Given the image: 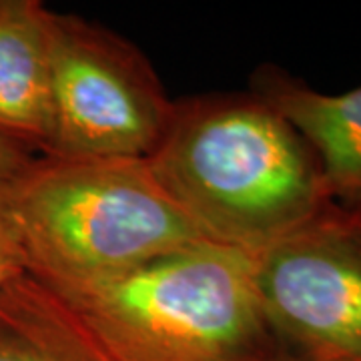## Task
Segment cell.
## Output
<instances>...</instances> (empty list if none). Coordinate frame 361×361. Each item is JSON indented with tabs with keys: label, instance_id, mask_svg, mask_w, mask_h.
Masks as SVG:
<instances>
[{
	"label": "cell",
	"instance_id": "cell-1",
	"mask_svg": "<svg viewBox=\"0 0 361 361\" xmlns=\"http://www.w3.org/2000/svg\"><path fill=\"white\" fill-rule=\"evenodd\" d=\"M149 163L205 241L251 255L331 203L310 142L253 90L175 101Z\"/></svg>",
	"mask_w": 361,
	"mask_h": 361
},
{
	"label": "cell",
	"instance_id": "cell-2",
	"mask_svg": "<svg viewBox=\"0 0 361 361\" xmlns=\"http://www.w3.org/2000/svg\"><path fill=\"white\" fill-rule=\"evenodd\" d=\"M18 231L25 273L71 305L205 241L149 159L123 157H37Z\"/></svg>",
	"mask_w": 361,
	"mask_h": 361
},
{
	"label": "cell",
	"instance_id": "cell-3",
	"mask_svg": "<svg viewBox=\"0 0 361 361\" xmlns=\"http://www.w3.org/2000/svg\"><path fill=\"white\" fill-rule=\"evenodd\" d=\"M113 361H273L253 255L201 241L73 305Z\"/></svg>",
	"mask_w": 361,
	"mask_h": 361
},
{
	"label": "cell",
	"instance_id": "cell-4",
	"mask_svg": "<svg viewBox=\"0 0 361 361\" xmlns=\"http://www.w3.org/2000/svg\"><path fill=\"white\" fill-rule=\"evenodd\" d=\"M173 111L175 101L135 44L75 14L54 13L44 155L149 159Z\"/></svg>",
	"mask_w": 361,
	"mask_h": 361
},
{
	"label": "cell",
	"instance_id": "cell-5",
	"mask_svg": "<svg viewBox=\"0 0 361 361\" xmlns=\"http://www.w3.org/2000/svg\"><path fill=\"white\" fill-rule=\"evenodd\" d=\"M263 317L297 361H361V213L329 203L253 255Z\"/></svg>",
	"mask_w": 361,
	"mask_h": 361
},
{
	"label": "cell",
	"instance_id": "cell-6",
	"mask_svg": "<svg viewBox=\"0 0 361 361\" xmlns=\"http://www.w3.org/2000/svg\"><path fill=\"white\" fill-rule=\"evenodd\" d=\"M251 90L310 142L331 203L361 213V87L327 94L281 68L265 66L255 75Z\"/></svg>",
	"mask_w": 361,
	"mask_h": 361
},
{
	"label": "cell",
	"instance_id": "cell-7",
	"mask_svg": "<svg viewBox=\"0 0 361 361\" xmlns=\"http://www.w3.org/2000/svg\"><path fill=\"white\" fill-rule=\"evenodd\" d=\"M52 23L39 0H0V130L40 155L51 141Z\"/></svg>",
	"mask_w": 361,
	"mask_h": 361
},
{
	"label": "cell",
	"instance_id": "cell-8",
	"mask_svg": "<svg viewBox=\"0 0 361 361\" xmlns=\"http://www.w3.org/2000/svg\"><path fill=\"white\" fill-rule=\"evenodd\" d=\"M0 361H113L68 301L18 273L0 281Z\"/></svg>",
	"mask_w": 361,
	"mask_h": 361
},
{
	"label": "cell",
	"instance_id": "cell-9",
	"mask_svg": "<svg viewBox=\"0 0 361 361\" xmlns=\"http://www.w3.org/2000/svg\"><path fill=\"white\" fill-rule=\"evenodd\" d=\"M39 155L28 145L0 130V281L25 273L18 205L26 177Z\"/></svg>",
	"mask_w": 361,
	"mask_h": 361
},
{
	"label": "cell",
	"instance_id": "cell-10",
	"mask_svg": "<svg viewBox=\"0 0 361 361\" xmlns=\"http://www.w3.org/2000/svg\"><path fill=\"white\" fill-rule=\"evenodd\" d=\"M273 361H297V360L289 357V355H281V357H277V360H273Z\"/></svg>",
	"mask_w": 361,
	"mask_h": 361
}]
</instances>
